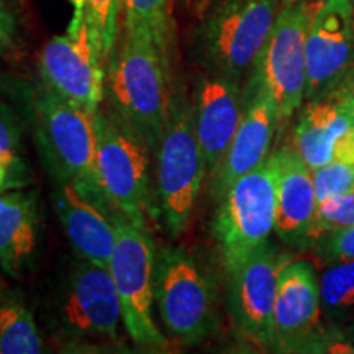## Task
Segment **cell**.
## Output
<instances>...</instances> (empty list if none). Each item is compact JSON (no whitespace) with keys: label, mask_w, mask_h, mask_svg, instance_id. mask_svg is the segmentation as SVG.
Masks as SVG:
<instances>
[{"label":"cell","mask_w":354,"mask_h":354,"mask_svg":"<svg viewBox=\"0 0 354 354\" xmlns=\"http://www.w3.org/2000/svg\"><path fill=\"white\" fill-rule=\"evenodd\" d=\"M313 185H315L317 202L330 201V198L343 196L354 190V165L353 162L333 161L326 162L317 169L312 171Z\"/></svg>","instance_id":"4316f807"},{"label":"cell","mask_w":354,"mask_h":354,"mask_svg":"<svg viewBox=\"0 0 354 354\" xmlns=\"http://www.w3.org/2000/svg\"><path fill=\"white\" fill-rule=\"evenodd\" d=\"M245 107L238 81L216 74H207L198 81L192 107L194 122L207 171L212 176L232 145Z\"/></svg>","instance_id":"2e32d148"},{"label":"cell","mask_w":354,"mask_h":354,"mask_svg":"<svg viewBox=\"0 0 354 354\" xmlns=\"http://www.w3.org/2000/svg\"><path fill=\"white\" fill-rule=\"evenodd\" d=\"M320 318V279L315 266L308 261H287L277 277L271 351H325L331 338L342 333L322 326Z\"/></svg>","instance_id":"7c38bea8"},{"label":"cell","mask_w":354,"mask_h":354,"mask_svg":"<svg viewBox=\"0 0 354 354\" xmlns=\"http://www.w3.org/2000/svg\"><path fill=\"white\" fill-rule=\"evenodd\" d=\"M349 3H351V7H353V12H354V0H348Z\"/></svg>","instance_id":"d6a6232c"},{"label":"cell","mask_w":354,"mask_h":354,"mask_svg":"<svg viewBox=\"0 0 354 354\" xmlns=\"http://www.w3.org/2000/svg\"><path fill=\"white\" fill-rule=\"evenodd\" d=\"M53 205L76 256L109 268L117 241L112 210L92 202L64 180L53 192Z\"/></svg>","instance_id":"e0dca14e"},{"label":"cell","mask_w":354,"mask_h":354,"mask_svg":"<svg viewBox=\"0 0 354 354\" xmlns=\"http://www.w3.org/2000/svg\"><path fill=\"white\" fill-rule=\"evenodd\" d=\"M354 128V107L343 88L328 97L308 100L300 112L292 148L310 169L333 161L339 140Z\"/></svg>","instance_id":"d6986e66"},{"label":"cell","mask_w":354,"mask_h":354,"mask_svg":"<svg viewBox=\"0 0 354 354\" xmlns=\"http://www.w3.org/2000/svg\"><path fill=\"white\" fill-rule=\"evenodd\" d=\"M318 2H322V0H313V6H315V3H318Z\"/></svg>","instance_id":"836d02e7"},{"label":"cell","mask_w":354,"mask_h":354,"mask_svg":"<svg viewBox=\"0 0 354 354\" xmlns=\"http://www.w3.org/2000/svg\"><path fill=\"white\" fill-rule=\"evenodd\" d=\"M113 220L117 241L109 271L120 300L123 326L136 346L162 351L167 348V339L153 317L156 246L148 228L117 214Z\"/></svg>","instance_id":"ba28073f"},{"label":"cell","mask_w":354,"mask_h":354,"mask_svg":"<svg viewBox=\"0 0 354 354\" xmlns=\"http://www.w3.org/2000/svg\"><path fill=\"white\" fill-rule=\"evenodd\" d=\"M28 180V169L20 154L19 123L0 100V192L25 187Z\"/></svg>","instance_id":"cb8c5ba5"},{"label":"cell","mask_w":354,"mask_h":354,"mask_svg":"<svg viewBox=\"0 0 354 354\" xmlns=\"http://www.w3.org/2000/svg\"><path fill=\"white\" fill-rule=\"evenodd\" d=\"M354 225V190L343 196L333 197L318 205L315 221L310 232L308 248H312L320 238Z\"/></svg>","instance_id":"484cf974"},{"label":"cell","mask_w":354,"mask_h":354,"mask_svg":"<svg viewBox=\"0 0 354 354\" xmlns=\"http://www.w3.org/2000/svg\"><path fill=\"white\" fill-rule=\"evenodd\" d=\"M122 0H84V15L107 63L120 37Z\"/></svg>","instance_id":"d4e9b609"},{"label":"cell","mask_w":354,"mask_h":354,"mask_svg":"<svg viewBox=\"0 0 354 354\" xmlns=\"http://www.w3.org/2000/svg\"><path fill=\"white\" fill-rule=\"evenodd\" d=\"M38 138L57 180L73 184L92 202L110 210L95 174L94 113L39 86L33 97Z\"/></svg>","instance_id":"52a82bcc"},{"label":"cell","mask_w":354,"mask_h":354,"mask_svg":"<svg viewBox=\"0 0 354 354\" xmlns=\"http://www.w3.org/2000/svg\"><path fill=\"white\" fill-rule=\"evenodd\" d=\"M339 333H342L344 342H346L349 344V348L354 351V318L348 323L346 326H343V328L339 330Z\"/></svg>","instance_id":"f546056e"},{"label":"cell","mask_w":354,"mask_h":354,"mask_svg":"<svg viewBox=\"0 0 354 354\" xmlns=\"http://www.w3.org/2000/svg\"><path fill=\"white\" fill-rule=\"evenodd\" d=\"M38 323L24 297L8 292L0 299V354H41L46 353Z\"/></svg>","instance_id":"44dd1931"},{"label":"cell","mask_w":354,"mask_h":354,"mask_svg":"<svg viewBox=\"0 0 354 354\" xmlns=\"http://www.w3.org/2000/svg\"><path fill=\"white\" fill-rule=\"evenodd\" d=\"M215 295L209 271L187 248H159L154 263V304L174 342L192 346L214 333Z\"/></svg>","instance_id":"277c9868"},{"label":"cell","mask_w":354,"mask_h":354,"mask_svg":"<svg viewBox=\"0 0 354 354\" xmlns=\"http://www.w3.org/2000/svg\"><path fill=\"white\" fill-rule=\"evenodd\" d=\"M322 318L328 328L342 330L354 318V261L326 266L320 277Z\"/></svg>","instance_id":"7402d4cb"},{"label":"cell","mask_w":354,"mask_h":354,"mask_svg":"<svg viewBox=\"0 0 354 354\" xmlns=\"http://www.w3.org/2000/svg\"><path fill=\"white\" fill-rule=\"evenodd\" d=\"M276 228V184L271 159L230 185L220 197L214 236L225 269L245 261Z\"/></svg>","instance_id":"30bf717a"},{"label":"cell","mask_w":354,"mask_h":354,"mask_svg":"<svg viewBox=\"0 0 354 354\" xmlns=\"http://www.w3.org/2000/svg\"><path fill=\"white\" fill-rule=\"evenodd\" d=\"M125 10V30L148 35L171 66L172 17L169 0H122Z\"/></svg>","instance_id":"603a6c76"},{"label":"cell","mask_w":354,"mask_h":354,"mask_svg":"<svg viewBox=\"0 0 354 354\" xmlns=\"http://www.w3.org/2000/svg\"><path fill=\"white\" fill-rule=\"evenodd\" d=\"M20 48V20L12 0H0V56H13Z\"/></svg>","instance_id":"f1b7e54d"},{"label":"cell","mask_w":354,"mask_h":354,"mask_svg":"<svg viewBox=\"0 0 354 354\" xmlns=\"http://www.w3.org/2000/svg\"><path fill=\"white\" fill-rule=\"evenodd\" d=\"M8 292H10V289H8L7 284H6V281H3L2 276H0V299L6 297Z\"/></svg>","instance_id":"1f68e13d"},{"label":"cell","mask_w":354,"mask_h":354,"mask_svg":"<svg viewBox=\"0 0 354 354\" xmlns=\"http://www.w3.org/2000/svg\"><path fill=\"white\" fill-rule=\"evenodd\" d=\"M104 53L84 10H74L68 32L51 38L38 59L41 84L61 99L95 113L105 99Z\"/></svg>","instance_id":"8fae6325"},{"label":"cell","mask_w":354,"mask_h":354,"mask_svg":"<svg viewBox=\"0 0 354 354\" xmlns=\"http://www.w3.org/2000/svg\"><path fill=\"white\" fill-rule=\"evenodd\" d=\"M276 184V228L287 246L307 250L318 202L312 169L292 146L269 156Z\"/></svg>","instance_id":"9a60e30c"},{"label":"cell","mask_w":354,"mask_h":354,"mask_svg":"<svg viewBox=\"0 0 354 354\" xmlns=\"http://www.w3.org/2000/svg\"><path fill=\"white\" fill-rule=\"evenodd\" d=\"M305 99L317 100L342 88L354 73V12L348 0L313 6L307 37Z\"/></svg>","instance_id":"4fadbf2b"},{"label":"cell","mask_w":354,"mask_h":354,"mask_svg":"<svg viewBox=\"0 0 354 354\" xmlns=\"http://www.w3.org/2000/svg\"><path fill=\"white\" fill-rule=\"evenodd\" d=\"M41 215L38 192L25 187L0 192V271L20 279L33 264Z\"/></svg>","instance_id":"ffe728a7"},{"label":"cell","mask_w":354,"mask_h":354,"mask_svg":"<svg viewBox=\"0 0 354 354\" xmlns=\"http://www.w3.org/2000/svg\"><path fill=\"white\" fill-rule=\"evenodd\" d=\"M122 308L109 268L76 258L53 305L55 336L71 348L112 346Z\"/></svg>","instance_id":"8992f818"},{"label":"cell","mask_w":354,"mask_h":354,"mask_svg":"<svg viewBox=\"0 0 354 354\" xmlns=\"http://www.w3.org/2000/svg\"><path fill=\"white\" fill-rule=\"evenodd\" d=\"M284 263L286 256L268 241L228 271V307L234 328L264 349H272L277 277Z\"/></svg>","instance_id":"5bb4252c"},{"label":"cell","mask_w":354,"mask_h":354,"mask_svg":"<svg viewBox=\"0 0 354 354\" xmlns=\"http://www.w3.org/2000/svg\"><path fill=\"white\" fill-rule=\"evenodd\" d=\"M315 256L322 264L331 266L338 263L354 261V225L326 234L312 246Z\"/></svg>","instance_id":"83f0119b"},{"label":"cell","mask_w":354,"mask_h":354,"mask_svg":"<svg viewBox=\"0 0 354 354\" xmlns=\"http://www.w3.org/2000/svg\"><path fill=\"white\" fill-rule=\"evenodd\" d=\"M279 0H216L194 33L197 61L209 74L241 81L277 19Z\"/></svg>","instance_id":"3957f363"},{"label":"cell","mask_w":354,"mask_h":354,"mask_svg":"<svg viewBox=\"0 0 354 354\" xmlns=\"http://www.w3.org/2000/svg\"><path fill=\"white\" fill-rule=\"evenodd\" d=\"M277 123L276 109L269 97L264 92L250 88L240 127L223 161L212 176V192L215 197L220 198L234 180L256 169L269 158Z\"/></svg>","instance_id":"ac0fdd59"},{"label":"cell","mask_w":354,"mask_h":354,"mask_svg":"<svg viewBox=\"0 0 354 354\" xmlns=\"http://www.w3.org/2000/svg\"><path fill=\"white\" fill-rule=\"evenodd\" d=\"M169 71L148 35L123 30L107 59L105 97L112 113L156 151L169 115Z\"/></svg>","instance_id":"6da1fadb"},{"label":"cell","mask_w":354,"mask_h":354,"mask_svg":"<svg viewBox=\"0 0 354 354\" xmlns=\"http://www.w3.org/2000/svg\"><path fill=\"white\" fill-rule=\"evenodd\" d=\"M312 8L307 2H287L279 10L271 33L250 71L248 86L269 97L279 122L292 117L305 100V37Z\"/></svg>","instance_id":"9c48e42d"},{"label":"cell","mask_w":354,"mask_h":354,"mask_svg":"<svg viewBox=\"0 0 354 354\" xmlns=\"http://www.w3.org/2000/svg\"><path fill=\"white\" fill-rule=\"evenodd\" d=\"M154 153L156 205L166 232L177 238L189 227L207 174L194 109L183 92H172L166 128Z\"/></svg>","instance_id":"7a4b0ae2"},{"label":"cell","mask_w":354,"mask_h":354,"mask_svg":"<svg viewBox=\"0 0 354 354\" xmlns=\"http://www.w3.org/2000/svg\"><path fill=\"white\" fill-rule=\"evenodd\" d=\"M95 125V174L113 214L148 228L154 215L149 176V148L112 112L99 109Z\"/></svg>","instance_id":"5b68a950"},{"label":"cell","mask_w":354,"mask_h":354,"mask_svg":"<svg viewBox=\"0 0 354 354\" xmlns=\"http://www.w3.org/2000/svg\"><path fill=\"white\" fill-rule=\"evenodd\" d=\"M342 88L344 91V94H346L348 100L351 102V105L354 107V73H353L351 79H349V81H348L346 84H344V86H343Z\"/></svg>","instance_id":"4dcf8cb0"}]
</instances>
